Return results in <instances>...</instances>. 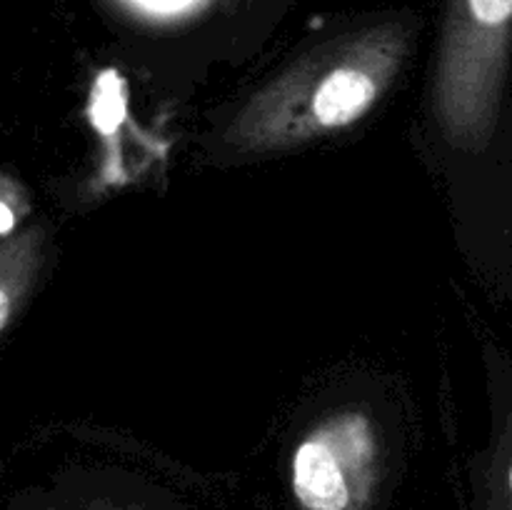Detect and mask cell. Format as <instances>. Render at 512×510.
I'll use <instances>...</instances> for the list:
<instances>
[{
    "label": "cell",
    "mask_w": 512,
    "mask_h": 510,
    "mask_svg": "<svg viewBox=\"0 0 512 510\" xmlns=\"http://www.w3.org/2000/svg\"><path fill=\"white\" fill-rule=\"evenodd\" d=\"M293 485L300 503L310 510H345L350 503L343 465L325 438L300 445L293 460Z\"/></svg>",
    "instance_id": "cell-1"
},
{
    "label": "cell",
    "mask_w": 512,
    "mask_h": 510,
    "mask_svg": "<svg viewBox=\"0 0 512 510\" xmlns=\"http://www.w3.org/2000/svg\"><path fill=\"white\" fill-rule=\"evenodd\" d=\"M378 85L370 75L355 68L333 70L320 83L313 98V113L323 128H343L355 123L375 103Z\"/></svg>",
    "instance_id": "cell-2"
},
{
    "label": "cell",
    "mask_w": 512,
    "mask_h": 510,
    "mask_svg": "<svg viewBox=\"0 0 512 510\" xmlns=\"http://www.w3.org/2000/svg\"><path fill=\"white\" fill-rule=\"evenodd\" d=\"M123 120V95H120V85L115 80L105 78L100 83L98 105H95V125L103 130H115Z\"/></svg>",
    "instance_id": "cell-3"
},
{
    "label": "cell",
    "mask_w": 512,
    "mask_h": 510,
    "mask_svg": "<svg viewBox=\"0 0 512 510\" xmlns=\"http://www.w3.org/2000/svg\"><path fill=\"white\" fill-rule=\"evenodd\" d=\"M0 218H3V225H0V233L3 235H8L10 230H13V223H15V218H13V210H10V205L5 203H0Z\"/></svg>",
    "instance_id": "cell-4"
},
{
    "label": "cell",
    "mask_w": 512,
    "mask_h": 510,
    "mask_svg": "<svg viewBox=\"0 0 512 510\" xmlns=\"http://www.w3.org/2000/svg\"><path fill=\"white\" fill-rule=\"evenodd\" d=\"M510 490H512V468H510Z\"/></svg>",
    "instance_id": "cell-5"
}]
</instances>
